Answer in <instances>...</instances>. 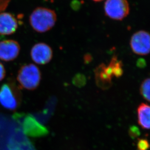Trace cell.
<instances>
[{
	"label": "cell",
	"instance_id": "9",
	"mask_svg": "<svg viewBox=\"0 0 150 150\" xmlns=\"http://www.w3.org/2000/svg\"><path fill=\"white\" fill-rule=\"evenodd\" d=\"M18 21L13 14L8 12L0 13V35H9L18 28Z\"/></svg>",
	"mask_w": 150,
	"mask_h": 150
},
{
	"label": "cell",
	"instance_id": "16",
	"mask_svg": "<svg viewBox=\"0 0 150 150\" xmlns=\"http://www.w3.org/2000/svg\"><path fill=\"white\" fill-rule=\"evenodd\" d=\"M129 135L132 138H136L140 134V132L138 127L136 126H133L130 128L129 130Z\"/></svg>",
	"mask_w": 150,
	"mask_h": 150
},
{
	"label": "cell",
	"instance_id": "18",
	"mask_svg": "<svg viewBox=\"0 0 150 150\" xmlns=\"http://www.w3.org/2000/svg\"><path fill=\"white\" fill-rule=\"evenodd\" d=\"M6 75V70L4 66L1 63H0V81L4 79Z\"/></svg>",
	"mask_w": 150,
	"mask_h": 150
},
{
	"label": "cell",
	"instance_id": "12",
	"mask_svg": "<svg viewBox=\"0 0 150 150\" xmlns=\"http://www.w3.org/2000/svg\"><path fill=\"white\" fill-rule=\"evenodd\" d=\"M122 66V61L117 59V57L116 55L112 57L110 62L108 65V67L111 69L113 76L117 78L120 77L122 75L123 72Z\"/></svg>",
	"mask_w": 150,
	"mask_h": 150
},
{
	"label": "cell",
	"instance_id": "2",
	"mask_svg": "<svg viewBox=\"0 0 150 150\" xmlns=\"http://www.w3.org/2000/svg\"><path fill=\"white\" fill-rule=\"evenodd\" d=\"M17 79L22 88L30 91L34 90L40 85L41 79V72L35 65L26 64L20 68Z\"/></svg>",
	"mask_w": 150,
	"mask_h": 150
},
{
	"label": "cell",
	"instance_id": "22",
	"mask_svg": "<svg viewBox=\"0 0 150 150\" xmlns=\"http://www.w3.org/2000/svg\"><path fill=\"white\" fill-rule=\"evenodd\" d=\"M94 1H97V2H99V1H101L103 0H93Z\"/></svg>",
	"mask_w": 150,
	"mask_h": 150
},
{
	"label": "cell",
	"instance_id": "19",
	"mask_svg": "<svg viewBox=\"0 0 150 150\" xmlns=\"http://www.w3.org/2000/svg\"><path fill=\"white\" fill-rule=\"evenodd\" d=\"M71 7L72 8L74 9V10H78V9L79 8L80 6V3L78 1H74L71 3Z\"/></svg>",
	"mask_w": 150,
	"mask_h": 150
},
{
	"label": "cell",
	"instance_id": "17",
	"mask_svg": "<svg viewBox=\"0 0 150 150\" xmlns=\"http://www.w3.org/2000/svg\"><path fill=\"white\" fill-rule=\"evenodd\" d=\"M10 0H0V13L7 8Z\"/></svg>",
	"mask_w": 150,
	"mask_h": 150
},
{
	"label": "cell",
	"instance_id": "14",
	"mask_svg": "<svg viewBox=\"0 0 150 150\" xmlns=\"http://www.w3.org/2000/svg\"><path fill=\"white\" fill-rule=\"evenodd\" d=\"M137 150H148L150 147L149 142L145 139H139L137 144Z\"/></svg>",
	"mask_w": 150,
	"mask_h": 150
},
{
	"label": "cell",
	"instance_id": "4",
	"mask_svg": "<svg viewBox=\"0 0 150 150\" xmlns=\"http://www.w3.org/2000/svg\"><path fill=\"white\" fill-rule=\"evenodd\" d=\"M104 10L109 18L122 21L129 15L130 6L127 0H106Z\"/></svg>",
	"mask_w": 150,
	"mask_h": 150
},
{
	"label": "cell",
	"instance_id": "5",
	"mask_svg": "<svg viewBox=\"0 0 150 150\" xmlns=\"http://www.w3.org/2000/svg\"><path fill=\"white\" fill-rule=\"evenodd\" d=\"M131 48L137 55H147L150 51V34L144 30H140L133 35L131 38Z\"/></svg>",
	"mask_w": 150,
	"mask_h": 150
},
{
	"label": "cell",
	"instance_id": "15",
	"mask_svg": "<svg viewBox=\"0 0 150 150\" xmlns=\"http://www.w3.org/2000/svg\"><path fill=\"white\" fill-rule=\"evenodd\" d=\"M73 82L76 86H83L86 82L85 77L81 74L76 75L73 80Z\"/></svg>",
	"mask_w": 150,
	"mask_h": 150
},
{
	"label": "cell",
	"instance_id": "11",
	"mask_svg": "<svg viewBox=\"0 0 150 150\" xmlns=\"http://www.w3.org/2000/svg\"><path fill=\"white\" fill-rule=\"evenodd\" d=\"M137 121L143 129H150V108L147 103H140L137 109Z\"/></svg>",
	"mask_w": 150,
	"mask_h": 150
},
{
	"label": "cell",
	"instance_id": "3",
	"mask_svg": "<svg viewBox=\"0 0 150 150\" xmlns=\"http://www.w3.org/2000/svg\"><path fill=\"white\" fill-rule=\"evenodd\" d=\"M18 89L11 83H4L0 88V104L9 110H15L21 104Z\"/></svg>",
	"mask_w": 150,
	"mask_h": 150
},
{
	"label": "cell",
	"instance_id": "10",
	"mask_svg": "<svg viewBox=\"0 0 150 150\" xmlns=\"http://www.w3.org/2000/svg\"><path fill=\"white\" fill-rule=\"evenodd\" d=\"M95 79L97 86L102 89H108L112 85L113 77L108 72L106 66L101 64L96 69Z\"/></svg>",
	"mask_w": 150,
	"mask_h": 150
},
{
	"label": "cell",
	"instance_id": "13",
	"mask_svg": "<svg viewBox=\"0 0 150 150\" xmlns=\"http://www.w3.org/2000/svg\"><path fill=\"white\" fill-rule=\"evenodd\" d=\"M150 78H148L143 80L140 87L141 95L148 102H149L150 100Z\"/></svg>",
	"mask_w": 150,
	"mask_h": 150
},
{
	"label": "cell",
	"instance_id": "8",
	"mask_svg": "<svg viewBox=\"0 0 150 150\" xmlns=\"http://www.w3.org/2000/svg\"><path fill=\"white\" fill-rule=\"evenodd\" d=\"M20 44L14 40L0 42V59L10 61L17 58L20 53Z\"/></svg>",
	"mask_w": 150,
	"mask_h": 150
},
{
	"label": "cell",
	"instance_id": "6",
	"mask_svg": "<svg viewBox=\"0 0 150 150\" xmlns=\"http://www.w3.org/2000/svg\"><path fill=\"white\" fill-rule=\"evenodd\" d=\"M21 126L24 134L31 137H41L48 134V129L31 114L24 116Z\"/></svg>",
	"mask_w": 150,
	"mask_h": 150
},
{
	"label": "cell",
	"instance_id": "20",
	"mask_svg": "<svg viewBox=\"0 0 150 150\" xmlns=\"http://www.w3.org/2000/svg\"><path fill=\"white\" fill-rule=\"evenodd\" d=\"M137 66L139 68H144L146 66V61L143 59H139L137 61Z\"/></svg>",
	"mask_w": 150,
	"mask_h": 150
},
{
	"label": "cell",
	"instance_id": "7",
	"mask_svg": "<svg viewBox=\"0 0 150 150\" xmlns=\"http://www.w3.org/2000/svg\"><path fill=\"white\" fill-rule=\"evenodd\" d=\"M53 52L50 46L44 43H38L32 47L31 57L33 61L39 65H45L50 62Z\"/></svg>",
	"mask_w": 150,
	"mask_h": 150
},
{
	"label": "cell",
	"instance_id": "1",
	"mask_svg": "<svg viewBox=\"0 0 150 150\" xmlns=\"http://www.w3.org/2000/svg\"><path fill=\"white\" fill-rule=\"evenodd\" d=\"M57 20L55 11L45 7H37L29 17L30 25L38 33H44L51 30L55 25Z\"/></svg>",
	"mask_w": 150,
	"mask_h": 150
},
{
	"label": "cell",
	"instance_id": "21",
	"mask_svg": "<svg viewBox=\"0 0 150 150\" xmlns=\"http://www.w3.org/2000/svg\"><path fill=\"white\" fill-rule=\"evenodd\" d=\"M84 62L86 63H89L92 60V56L89 54H86L84 56Z\"/></svg>",
	"mask_w": 150,
	"mask_h": 150
}]
</instances>
